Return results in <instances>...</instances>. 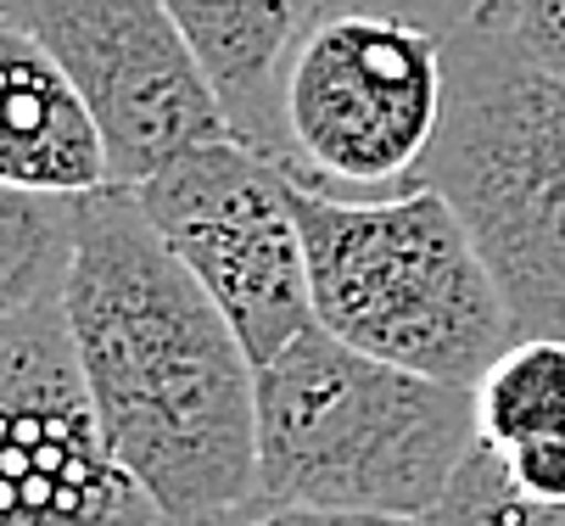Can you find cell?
<instances>
[{"label":"cell","mask_w":565,"mask_h":526,"mask_svg":"<svg viewBox=\"0 0 565 526\" xmlns=\"http://www.w3.org/2000/svg\"><path fill=\"white\" fill-rule=\"evenodd\" d=\"M0 185L45 196L113 185L85 96L23 18H0Z\"/></svg>","instance_id":"9"},{"label":"cell","mask_w":565,"mask_h":526,"mask_svg":"<svg viewBox=\"0 0 565 526\" xmlns=\"http://www.w3.org/2000/svg\"><path fill=\"white\" fill-rule=\"evenodd\" d=\"M62 320L113 454L169 526L258 493V364L129 185L78 202Z\"/></svg>","instance_id":"1"},{"label":"cell","mask_w":565,"mask_h":526,"mask_svg":"<svg viewBox=\"0 0 565 526\" xmlns=\"http://www.w3.org/2000/svg\"><path fill=\"white\" fill-rule=\"evenodd\" d=\"M337 12H375V18H403L420 23L431 34H459L481 18L499 12V0H313V18H337Z\"/></svg>","instance_id":"15"},{"label":"cell","mask_w":565,"mask_h":526,"mask_svg":"<svg viewBox=\"0 0 565 526\" xmlns=\"http://www.w3.org/2000/svg\"><path fill=\"white\" fill-rule=\"evenodd\" d=\"M23 23L85 96L113 185H146L196 146L235 140L169 0H23Z\"/></svg>","instance_id":"8"},{"label":"cell","mask_w":565,"mask_h":526,"mask_svg":"<svg viewBox=\"0 0 565 526\" xmlns=\"http://www.w3.org/2000/svg\"><path fill=\"white\" fill-rule=\"evenodd\" d=\"M291 207L313 325L337 342L448 387H476L515 342L504 291L443 191L331 196L291 180Z\"/></svg>","instance_id":"2"},{"label":"cell","mask_w":565,"mask_h":526,"mask_svg":"<svg viewBox=\"0 0 565 526\" xmlns=\"http://www.w3.org/2000/svg\"><path fill=\"white\" fill-rule=\"evenodd\" d=\"M169 12L207 73L230 135L286 169L280 85L313 23V0H169Z\"/></svg>","instance_id":"10"},{"label":"cell","mask_w":565,"mask_h":526,"mask_svg":"<svg viewBox=\"0 0 565 526\" xmlns=\"http://www.w3.org/2000/svg\"><path fill=\"white\" fill-rule=\"evenodd\" d=\"M481 442H565V342L521 336L470 387Z\"/></svg>","instance_id":"12"},{"label":"cell","mask_w":565,"mask_h":526,"mask_svg":"<svg viewBox=\"0 0 565 526\" xmlns=\"http://www.w3.org/2000/svg\"><path fill=\"white\" fill-rule=\"evenodd\" d=\"M78 202L85 196L0 185V325L62 297L78 236Z\"/></svg>","instance_id":"11"},{"label":"cell","mask_w":565,"mask_h":526,"mask_svg":"<svg viewBox=\"0 0 565 526\" xmlns=\"http://www.w3.org/2000/svg\"><path fill=\"white\" fill-rule=\"evenodd\" d=\"M0 526H169L102 431L62 297L0 325Z\"/></svg>","instance_id":"7"},{"label":"cell","mask_w":565,"mask_h":526,"mask_svg":"<svg viewBox=\"0 0 565 526\" xmlns=\"http://www.w3.org/2000/svg\"><path fill=\"white\" fill-rule=\"evenodd\" d=\"M426 526H565V493L521 487L488 448L470 442L465 465L454 471Z\"/></svg>","instance_id":"13"},{"label":"cell","mask_w":565,"mask_h":526,"mask_svg":"<svg viewBox=\"0 0 565 526\" xmlns=\"http://www.w3.org/2000/svg\"><path fill=\"white\" fill-rule=\"evenodd\" d=\"M129 191L163 247L235 325L253 364H269L313 325L291 174L275 158L241 140H213Z\"/></svg>","instance_id":"6"},{"label":"cell","mask_w":565,"mask_h":526,"mask_svg":"<svg viewBox=\"0 0 565 526\" xmlns=\"http://www.w3.org/2000/svg\"><path fill=\"white\" fill-rule=\"evenodd\" d=\"M409 185L454 202L488 258L515 342H565V79L493 18L448 34V107Z\"/></svg>","instance_id":"4"},{"label":"cell","mask_w":565,"mask_h":526,"mask_svg":"<svg viewBox=\"0 0 565 526\" xmlns=\"http://www.w3.org/2000/svg\"><path fill=\"white\" fill-rule=\"evenodd\" d=\"M448 107V40L375 12L313 18L280 85L286 174L313 191L397 196Z\"/></svg>","instance_id":"5"},{"label":"cell","mask_w":565,"mask_h":526,"mask_svg":"<svg viewBox=\"0 0 565 526\" xmlns=\"http://www.w3.org/2000/svg\"><path fill=\"white\" fill-rule=\"evenodd\" d=\"M476 442L470 387L308 325L258 364V498L431 515Z\"/></svg>","instance_id":"3"},{"label":"cell","mask_w":565,"mask_h":526,"mask_svg":"<svg viewBox=\"0 0 565 526\" xmlns=\"http://www.w3.org/2000/svg\"><path fill=\"white\" fill-rule=\"evenodd\" d=\"M493 23L548 73L565 79V0H499Z\"/></svg>","instance_id":"16"},{"label":"cell","mask_w":565,"mask_h":526,"mask_svg":"<svg viewBox=\"0 0 565 526\" xmlns=\"http://www.w3.org/2000/svg\"><path fill=\"white\" fill-rule=\"evenodd\" d=\"M0 18H23V0H0Z\"/></svg>","instance_id":"17"},{"label":"cell","mask_w":565,"mask_h":526,"mask_svg":"<svg viewBox=\"0 0 565 526\" xmlns=\"http://www.w3.org/2000/svg\"><path fill=\"white\" fill-rule=\"evenodd\" d=\"M202 526H426V515H381V509H319V504H275V498H247Z\"/></svg>","instance_id":"14"}]
</instances>
